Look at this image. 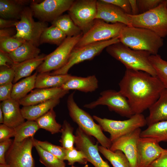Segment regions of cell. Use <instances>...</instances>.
I'll return each instance as SVG.
<instances>
[{
    "label": "cell",
    "instance_id": "f546056e",
    "mask_svg": "<svg viewBox=\"0 0 167 167\" xmlns=\"http://www.w3.org/2000/svg\"><path fill=\"white\" fill-rule=\"evenodd\" d=\"M51 24L52 25L56 26L60 29L67 37L75 36L83 34L69 14L60 15L51 22Z\"/></svg>",
    "mask_w": 167,
    "mask_h": 167
},
{
    "label": "cell",
    "instance_id": "ab89813d",
    "mask_svg": "<svg viewBox=\"0 0 167 167\" xmlns=\"http://www.w3.org/2000/svg\"><path fill=\"white\" fill-rule=\"evenodd\" d=\"M25 41L22 39L10 37L0 39V51L9 54L17 49Z\"/></svg>",
    "mask_w": 167,
    "mask_h": 167
},
{
    "label": "cell",
    "instance_id": "ba28073f",
    "mask_svg": "<svg viewBox=\"0 0 167 167\" xmlns=\"http://www.w3.org/2000/svg\"><path fill=\"white\" fill-rule=\"evenodd\" d=\"M119 42V37L90 44L83 47L74 48L71 52L66 64L57 70L49 72L51 75L67 74L74 65L86 60H91L100 54L105 48L112 44Z\"/></svg>",
    "mask_w": 167,
    "mask_h": 167
},
{
    "label": "cell",
    "instance_id": "db71d44e",
    "mask_svg": "<svg viewBox=\"0 0 167 167\" xmlns=\"http://www.w3.org/2000/svg\"><path fill=\"white\" fill-rule=\"evenodd\" d=\"M0 167H9L6 164H0Z\"/></svg>",
    "mask_w": 167,
    "mask_h": 167
},
{
    "label": "cell",
    "instance_id": "ffe728a7",
    "mask_svg": "<svg viewBox=\"0 0 167 167\" xmlns=\"http://www.w3.org/2000/svg\"><path fill=\"white\" fill-rule=\"evenodd\" d=\"M18 101L12 98L2 101L0 104L3 115V123L15 128L24 122Z\"/></svg>",
    "mask_w": 167,
    "mask_h": 167
},
{
    "label": "cell",
    "instance_id": "b9f144b4",
    "mask_svg": "<svg viewBox=\"0 0 167 167\" xmlns=\"http://www.w3.org/2000/svg\"><path fill=\"white\" fill-rule=\"evenodd\" d=\"M163 0H137L139 14L149 11L156 7Z\"/></svg>",
    "mask_w": 167,
    "mask_h": 167
},
{
    "label": "cell",
    "instance_id": "c3c4849f",
    "mask_svg": "<svg viewBox=\"0 0 167 167\" xmlns=\"http://www.w3.org/2000/svg\"><path fill=\"white\" fill-rule=\"evenodd\" d=\"M15 64L7 54L0 51V66L11 67Z\"/></svg>",
    "mask_w": 167,
    "mask_h": 167
},
{
    "label": "cell",
    "instance_id": "8992f818",
    "mask_svg": "<svg viewBox=\"0 0 167 167\" xmlns=\"http://www.w3.org/2000/svg\"><path fill=\"white\" fill-rule=\"evenodd\" d=\"M93 118L100 125L103 131L110 134L112 143L119 138L147 125L146 118L142 113L135 114L128 119L121 121L102 118L96 115Z\"/></svg>",
    "mask_w": 167,
    "mask_h": 167
},
{
    "label": "cell",
    "instance_id": "9c48e42d",
    "mask_svg": "<svg viewBox=\"0 0 167 167\" xmlns=\"http://www.w3.org/2000/svg\"><path fill=\"white\" fill-rule=\"evenodd\" d=\"M126 26L121 23L109 24L96 19L91 28L83 34L75 48L119 37L122 30Z\"/></svg>",
    "mask_w": 167,
    "mask_h": 167
},
{
    "label": "cell",
    "instance_id": "3957f363",
    "mask_svg": "<svg viewBox=\"0 0 167 167\" xmlns=\"http://www.w3.org/2000/svg\"><path fill=\"white\" fill-rule=\"evenodd\" d=\"M106 50L110 56L123 64L126 69L142 71L156 76L149 60L151 54L149 52L131 49L120 42L109 45Z\"/></svg>",
    "mask_w": 167,
    "mask_h": 167
},
{
    "label": "cell",
    "instance_id": "681fc988",
    "mask_svg": "<svg viewBox=\"0 0 167 167\" xmlns=\"http://www.w3.org/2000/svg\"><path fill=\"white\" fill-rule=\"evenodd\" d=\"M18 20L7 19L1 18H0V29L9 28L15 27Z\"/></svg>",
    "mask_w": 167,
    "mask_h": 167
},
{
    "label": "cell",
    "instance_id": "f6af8a7d",
    "mask_svg": "<svg viewBox=\"0 0 167 167\" xmlns=\"http://www.w3.org/2000/svg\"><path fill=\"white\" fill-rule=\"evenodd\" d=\"M12 83L0 85V101H3L11 98Z\"/></svg>",
    "mask_w": 167,
    "mask_h": 167
},
{
    "label": "cell",
    "instance_id": "11a10c76",
    "mask_svg": "<svg viewBox=\"0 0 167 167\" xmlns=\"http://www.w3.org/2000/svg\"><path fill=\"white\" fill-rule=\"evenodd\" d=\"M71 167H75L73 165H72ZM82 167H88V165L87 164L85 165L84 166Z\"/></svg>",
    "mask_w": 167,
    "mask_h": 167
},
{
    "label": "cell",
    "instance_id": "277c9868",
    "mask_svg": "<svg viewBox=\"0 0 167 167\" xmlns=\"http://www.w3.org/2000/svg\"><path fill=\"white\" fill-rule=\"evenodd\" d=\"M75 92L69 95L67 101L71 118L84 132L95 138L101 146L109 149L112 142L103 133L100 125L95 122L93 117L77 105L74 99Z\"/></svg>",
    "mask_w": 167,
    "mask_h": 167
},
{
    "label": "cell",
    "instance_id": "d6986e66",
    "mask_svg": "<svg viewBox=\"0 0 167 167\" xmlns=\"http://www.w3.org/2000/svg\"><path fill=\"white\" fill-rule=\"evenodd\" d=\"M69 91L61 88H36L18 101L23 106L35 105L51 100L60 99Z\"/></svg>",
    "mask_w": 167,
    "mask_h": 167
},
{
    "label": "cell",
    "instance_id": "816d5d0a",
    "mask_svg": "<svg viewBox=\"0 0 167 167\" xmlns=\"http://www.w3.org/2000/svg\"><path fill=\"white\" fill-rule=\"evenodd\" d=\"M131 6L132 15H136L139 14L137 0H129Z\"/></svg>",
    "mask_w": 167,
    "mask_h": 167
},
{
    "label": "cell",
    "instance_id": "d4e9b609",
    "mask_svg": "<svg viewBox=\"0 0 167 167\" xmlns=\"http://www.w3.org/2000/svg\"><path fill=\"white\" fill-rule=\"evenodd\" d=\"M46 55L41 54L33 58L14 65L13 66L15 74L13 84L16 83L21 79L31 76L33 71L42 63Z\"/></svg>",
    "mask_w": 167,
    "mask_h": 167
},
{
    "label": "cell",
    "instance_id": "1f68e13d",
    "mask_svg": "<svg viewBox=\"0 0 167 167\" xmlns=\"http://www.w3.org/2000/svg\"><path fill=\"white\" fill-rule=\"evenodd\" d=\"M98 150L113 167H131L129 160L122 151L113 152L101 145L98 146Z\"/></svg>",
    "mask_w": 167,
    "mask_h": 167
},
{
    "label": "cell",
    "instance_id": "7402d4cb",
    "mask_svg": "<svg viewBox=\"0 0 167 167\" xmlns=\"http://www.w3.org/2000/svg\"><path fill=\"white\" fill-rule=\"evenodd\" d=\"M149 113L146 118L148 126L167 120V89L161 92L158 100L149 108Z\"/></svg>",
    "mask_w": 167,
    "mask_h": 167
},
{
    "label": "cell",
    "instance_id": "e575fe53",
    "mask_svg": "<svg viewBox=\"0 0 167 167\" xmlns=\"http://www.w3.org/2000/svg\"><path fill=\"white\" fill-rule=\"evenodd\" d=\"M149 60L155 71L156 76L167 89V61L158 54L151 55Z\"/></svg>",
    "mask_w": 167,
    "mask_h": 167
},
{
    "label": "cell",
    "instance_id": "74e56055",
    "mask_svg": "<svg viewBox=\"0 0 167 167\" xmlns=\"http://www.w3.org/2000/svg\"><path fill=\"white\" fill-rule=\"evenodd\" d=\"M33 143L54 155L59 160L64 161L66 156V149L61 146L52 144L47 141H41L34 138Z\"/></svg>",
    "mask_w": 167,
    "mask_h": 167
},
{
    "label": "cell",
    "instance_id": "8fae6325",
    "mask_svg": "<svg viewBox=\"0 0 167 167\" xmlns=\"http://www.w3.org/2000/svg\"><path fill=\"white\" fill-rule=\"evenodd\" d=\"M69 15L83 34L93 24L97 14V0L74 1L68 11Z\"/></svg>",
    "mask_w": 167,
    "mask_h": 167
},
{
    "label": "cell",
    "instance_id": "2e32d148",
    "mask_svg": "<svg viewBox=\"0 0 167 167\" xmlns=\"http://www.w3.org/2000/svg\"><path fill=\"white\" fill-rule=\"evenodd\" d=\"M142 131L141 128L118 139L112 143L109 149L114 152L122 151L129 160L131 167H137V146Z\"/></svg>",
    "mask_w": 167,
    "mask_h": 167
},
{
    "label": "cell",
    "instance_id": "7dc6e473",
    "mask_svg": "<svg viewBox=\"0 0 167 167\" xmlns=\"http://www.w3.org/2000/svg\"><path fill=\"white\" fill-rule=\"evenodd\" d=\"M148 167H167V149H164L159 157Z\"/></svg>",
    "mask_w": 167,
    "mask_h": 167
},
{
    "label": "cell",
    "instance_id": "4fadbf2b",
    "mask_svg": "<svg viewBox=\"0 0 167 167\" xmlns=\"http://www.w3.org/2000/svg\"><path fill=\"white\" fill-rule=\"evenodd\" d=\"M34 137L21 142L14 141L5 155L6 164L9 167H35L32 154Z\"/></svg>",
    "mask_w": 167,
    "mask_h": 167
},
{
    "label": "cell",
    "instance_id": "d590c367",
    "mask_svg": "<svg viewBox=\"0 0 167 167\" xmlns=\"http://www.w3.org/2000/svg\"><path fill=\"white\" fill-rule=\"evenodd\" d=\"M39 156V161L46 167H65L64 161L59 160L53 154L34 144Z\"/></svg>",
    "mask_w": 167,
    "mask_h": 167
},
{
    "label": "cell",
    "instance_id": "44dd1931",
    "mask_svg": "<svg viewBox=\"0 0 167 167\" xmlns=\"http://www.w3.org/2000/svg\"><path fill=\"white\" fill-rule=\"evenodd\" d=\"M98 88V81L95 75L85 77L72 75L61 87L65 90H76L85 93L94 92Z\"/></svg>",
    "mask_w": 167,
    "mask_h": 167
},
{
    "label": "cell",
    "instance_id": "7c38bea8",
    "mask_svg": "<svg viewBox=\"0 0 167 167\" xmlns=\"http://www.w3.org/2000/svg\"><path fill=\"white\" fill-rule=\"evenodd\" d=\"M96 100L84 105V107L93 109L99 105H106L110 111L128 118L134 114L127 99L119 91L107 90L102 91Z\"/></svg>",
    "mask_w": 167,
    "mask_h": 167
},
{
    "label": "cell",
    "instance_id": "e0dca14e",
    "mask_svg": "<svg viewBox=\"0 0 167 167\" xmlns=\"http://www.w3.org/2000/svg\"><path fill=\"white\" fill-rule=\"evenodd\" d=\"M164 149L155 139L140 137L138 143L137 167H148Z\"/></svg>",
    "mask_w": 167,
    "mask_h": 167
},
{
    "label": "cell",
    "instance_id": "7bdbcfd3",
    "mask_svg": "<svg viewBox=\"0 0 167 167\" xmlns=\"http://www.w3.org/2000/svg\"><path fill=\"white\" fill-rule=\"evenodd\" d=\"M15 128L9 127L4 124L0 125V142L14 137L15 135Z\"/></svg>",
    "mask_w": 167,
    "mask_h": 167
},
{
    "label": "cell",
    "instance_id": "484cf974",
    "mask_svg": "<svg viewBox=\"0 0 167 167\" xmlns=\"http://www.w3.org/2000/svg\"><path fill=\"white\" fill-rule=\"evenodd\" d=\"M72 76L68 74L51 75L49 72L38 73L36 79L35 88H61Z\"/></svg>",
    "mask_w": 167,
    "mask_h": 167
},
{
    "label": "cell",
    "instance_id": "ac0fdd59",
    "mask_svg": "<svg viewBox=\"0 0 167 167\" xmlns=\"http://www.w3.org/2000/svg\"><path fill=\"white\" fill-rule=\"evenodd\" d=\"M97 9L96 19H101L107 23H121L131 26L128 14L118 7L99 0H97Z\"/></svg>",
    "mask_w": 167,
    "mask_h": 167
},
{
    "label": "cell",
    "instance_id": "60d3db41",
    "mask_svg": "<svg viewBox=\"0 0 167 167\" xmlns=\"http://www.w3.org/2000/svg\"><path fill=\"white\" fill-rule=\"evenodd\" d=\"M15 74L13 66L11 67L0 66V85L12 83Z\"/></svg>",
    "mask_w": 167,
    "mask_h": 167
},
{
    "label": "cell",
    "instance_id": "cb8c5ba5",
    "mask_svg": "<svg viewBox=\"0 0 167 167\" xmlns=\"http://www.w3.org/2000/svg\"><path fill=\"white\" fill-rule=\"evenodd\" d=\"M60 99L51 100L35 105L23 106L22 115L27 120L35 121L59 104Z\"/></svg>",
    "mask_w": 167,
    "mask_h": 167
},
{
    "label": "cell",
    "instance_id": "9f6ffc18",
    "mask_svg": "<svg viewBox=\"0 0 167 167\" xmlns=\"http://www.w3.org/2000/svg\"><path fill=\"white\" fill-rule=\"evenodd\" d=\"M166 1V6L167 9V0H165Z\"/></svg>",
    "mask_w": 167,
    "mask_h": 167
},
{
    "label": "cell",
    "instance_id": "4316f807",
    "mask_svg": "<svg viewBox=\"0 0 167 167\" xmlns=\"http://www.w3.org/2000/svg\"><path fill=\"white\" fill-rule=\"evenodd\" d=\"M40 52V49L37 47L31 42L25 41L8 54L16 64L37 57Z\"/></svg>",
    "mask_w": 167,
    "mask_h": 167
},
{
    "label": "cell",
    "instance_id": "bcb514c9",
    "mask_svg": "<svg viewBox=\"0 0 167 167\" xmlns=\"http://www.w3.org/2000/svg\"><path fill=\"white\" fill-rule=\"evenodd\" d=\"M13 141V140L10 139L0 142V164H6V154Z\"/></svg>",
    "mask_w": 167,
    "mask_h": 167
},
{
    "label": "cell",
    "instance_id": "ee69618b",
    "mask_svg": "<svg viewBox=\"0 0 167 167\" xmlns=\"http://www.w3.org/2000/svg\"><path fill=\"white\" fill-rule=\"evenodd\" d=\"M103 1L116 6L125 12L129 15H132V12L129 0H102Z\"/></svg>",
    "mask_w": 167,
    "mask_h": 167
},
{
    "label": "cell",
    "instance_id": "f5cc1de1",
    "mask_svg": "<svg viewBox=\"0 0 167 167\" xmlns=\"http://www.w3.org/2000/svg\"><path fill=\"white\" fill-rule=\"evenodd\" d=\"M4 122V117L2 110L0 108V123L3 124Z\"/></svg>",
    "mask_w": 167,
    "mask_h": 167
},
{
    "label": "cell",
    "instance_id": "8d00e7d4",
    "mask_svg": "<svg viewBox=\"0 0 167 167\" xmlns=\"http://www.w3.org/2000/svg\"><path fill=\"white\" fill-rule=\"evenodd\" d=\"M74 128L67 120L63 121L60 132L62 134L59 140L61 146L66 149L74 147L75 136L73 134Z\"/></svg>",
    "mask_w": 167,
    "mask_h": 167
},
{
    "label": "cell",
    "instance_id": "5bb4252c",
    "mask_svg": "<svg viewBox=\"0 0 167 167\" xmlns=\"http://www.w3.org/2000/svg\"><path fill=\"white\" fill-rule=\"evenodd\" d=\"M74 0H45L40 3L32 1L30 6L33 15L40 21L52 22L68 11Z\"/></svg>",
    "mask_w": 167,
    "mask_h": 167
},
{
    "label": "cell",
    "instance_id": "603a6c76",
    "mask_svg": "<svg viewBox=\"0 0 167 167\" xmlns=\"http://www.w3.org/2000/svg\"><path fill=\"white\" fill-rule=\"evenodd\" d=\"M29 1L0 0L1 18L7 19H19L21 13Z\"/></svg>",
    "mask_w": 167,
    "mask_h": 167
},
{
    "label": "cell",
    "instance_id": "f907efd6",
    "mask_svg": "<svg viewBox=\"0 0 167 167\" xmlns=\"http://www.w3.org/2000/svg\"><path fill=\"white\" fill-rule=\"evenodd\" d=\"M12 28L0 29V39L13 36L15 34L16 32H15Z\"/></svg>",
    "mask_w": 167,
    "mask_h": 167
},
{
    "label": "cell",
    "instance_id": "52a82bcc",
    "mask_svg": "<svg viewBox=\"0 0 167 167\" xmlns=\"http://www.w3.org/2000/svg\"><path fill=\"white\" fill-rule=\"evenodd\" d=\"M33 16L30 6H25L15 24L16 32L13 36L31 42L38 47L41 36L48 27V24L46 22L35 21Z\"/></svg>",
    "mask_w": 167,
    "mask_h": 167
},
{
    "label": "cell",
    "instance_id": "4dcf8cb0",
    "mask_svg": "<svg viewBox=\"0 0 167 167\" xmlns=\"http://www.w3.org/2000/svg\"><path fill=\"white\" fill-rule=\"evenodd\" d=\"M56 116V113L52 108L35 121L39 129H45L54 134L60 132L62 126L57 122Z\"/></svg>",
    "mask_w": 167,
    "mask_h": 167
},
{
    "label": "cell",
    "instance_id": "83f0119b",
    "mask_svg": "<svg viewBox=\"0 0 167 167\" xmlns=\"http://www.w3.org/2000/svg\"><path fill=\"white\" fill-rule=\"evenodd\" d=\"M38 72L23 79L13 84L11 98L19 101L26 96L35 88V83Z\"/></svg>",
    "mask_w": 167,
    "mask_h": 167
},
{
    "label": "cell",
    "instance_id": "9a60e30c",
    "mask_svg": "<svg viewBox=\"0 0 167 167\" xmlns=\"http://www.w3.org/2000/svg\"><path fill=\"white\" fill-rule=\"evenodd\" d=\"M76 148L82 151L88 162L94 167H110L101 157L98 150V143L95 142L91 136L78 127L75 134Z\"/></svg>",
    "mask_w": 167,
    "mask_h": 167
},
{
    "label": "cell",
    "instance_id": "7a4b0ae2",
    "mask_svg": "<svg viewBox=\"0 0 167 167\" xmlns=\"http://www.w3.org/2000/svg\"><path fill=\"white\" fill-rule=\"evenodd\" d=\"M119 42L131 49L147 51L151 55L157 54L164 44L163 38L144 28L126 26L119 37Z\"/></svg>",
    "mask_w": 167,
    "mask_h": 167
},
{
    "label": "cell",
    "instance_id": "f35d334b",
    "mask_svg": "<svg viewBox=\"0 0 167 167\" xmlns=\"http://www.w3.org/2000/svg\"><path fill=\"white\" fill-rule=\"evenodd\" d=\"M65 160L68 161V164L73 165L75 162L82 165H86L88 161L84 153L74 147L66 149Z\"/></svg>",
    "mask_w": 167,
    "mask_h": 167
},
{
    "label": "cell",
    "instance_id": "30bf717a",
    "mask_svg": "<svg viewBox=\"0 0 167 167\" xmlns=\"http://www.w3.org/2000/svg\"><path fill=\"white\" fill-rule=\"evenodd\" d=\"M83 35L82 33L76 36L67 37L54 50L46 55L43 62L37 69L36 71L38 73L49 72L63 66Z\"/></svg>",
    "mask_w": 167,
    "mask_h": 167
},
{
    "label": "cell",
    "instance_id": "5b68a950",
    "mask_svg": "<svg viewBox=\"0 0 167 167\" xmlns=\"http://www.w3.org/2000/svg\"><path fill=\"white\" fill-rule=\"evenodd\" d=\"M131 26L149 30L162 38L167 36V9L165 0L156 7L136 15L128 14Z\"/></svg>",
    "mask_w": 167,
    "mask_h": 167
},
{
    "label": "cell",
    "instance_id": "f1b7e54d",
    "mask_svg": "<svg viewBox=\"0 0 167 167\" xmlns=\"http://www.w3.org/2000/svg\"><path fill=\"white\" fill-rule=\"evenodd\" d=\"M140 137L153 139L159 143L167 142V120L148 126L146 129L142 131Z\"/></svg>",
    "mask_w": 167,
    "mask_h": 167
},
{
    "label": "cell",
    "instance_id": "836d02e7",
    "mask_svg": "<svg viewBox=\"0 0 167 167\" xmlns=\"http://www.w3.org/2000/svg\"><path fill=\"white\" fill-rule=\"evenodd\" d=\"M39 129L35 121L27 120L15 128V135L13 141L21 142L34 136Z\"/></svg>",
    "mask_w": 167,
    "mask_h": 167
},
{
    "label": "cell",
    "instance_id": "d6a6232c",
    "mask_svg": "<svg viewBox=\"0 0 167 167\" xmlns=\"http://www.w3.org/2000/svg\"><path fill=\"white\" fill-rule=\"evenodd\" d=\"M67 37L58 28L52 25L47 28L42 33L40 38V44L48 43L59 46Z\"/></svg>",
    "mask_w": 167,
    "mask_h": 167
},
{
    "label": "cell",
    "instance_id": "6da1fadb",
    "mask_svg": "<svg viewBox=\"0 0 167 167\" xmlns=\"http://www.w3.org/2000/svg\"><path fill=\"white\" fill-rule=\"evenodd\" d=\"M119 85V91L127 99L134 114L149 109L165 88L156 76L126 69Z\"/></svg>",
    "mask_w": 167,
    "mask_h": 167
}]
</instances>
